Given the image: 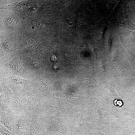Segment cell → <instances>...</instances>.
<instances>
[{"label":"cell","instance_id":"cell-11","mask_svg":"<svg viewBox=\"0 0 135 135\" xmlns=\"http://www.w3.org/2000/svg\"><path fill=\"white\" fill-rule=\"evenodd\" d=\"M130 135H135V134H131Z\"/></svg>","mask_w":135,"mask_h":135},{"label":"cell","instance_id":"cell-6","mask_svg":"<svg viewBox=\"0 0 135 135\" xmlns=\"http://www.w3.org/2000/svg\"><path fill=\"white\" fill-rule=\"evenodd\" d=\"M60 108V104L58 94L57 90L54 91L52 100L48 107L49 115L57 111Z\"/></svg>","mask_w":135,"mask_h":135},{"label":"cell","instance_id":"cell-10","mask_svg":"<svg viewBox=\"0 0 135 135\" xmlns=\"http://www.w3.org/2000/svg\"><path fill=\"white\" fill-rule=\"evenodd\" d=\"M6 42H5L4 43V45H6V46L7 47L9 48L11 46V43H10L9 41H6Z\"/></svg>","mask_w":135,"mask_h":135},{"label":"cell","instance_id":"cell-9","mask_svg":"<svg viewBox=\"0 0 135 135\" xmlns=\"http://www.w3.org/2000/svg\"><path fill=\"white\" fill-rule=\"evenodd\" d=\"M33 41L32 39L28 38L24 42V44L25 45L30 44Z\"/></svg>","mask_w":135,"mask_h":135},{"label":"cell","instance_id":"cell-7","mask_svg":"<svg viewBox=\"0 0 135 135\" xmlns=\"http://www.w3.org/2000/svg\"><path fill=\"white\" fill-rule=\"evenodd\" d=\"M40 88L42 93L46 96H48L50 89L48 85L46 82H41L40 84Z\"/></svg>","mask_w":135,"mask_h":135},{"label":"cell","instance_id":"cell-1","mask_svg":"<svg viewBox=\"0 0 135 135\" xmlns=\"http://www.w3.org/2000/svg\"><path fill=\"white\" fill-rule=\"evenodd\" d=\"M19 96L24 102L42 115L46 109V103L37 90L30 88Z\"/></svg>","mask_w":135,"mask_h":135},{"label":"cell","instance_id":"cell-8","mask_svg":"<svg viewBox=\"0 0 135 135\" xmlns=\"http://www.w3.org/2000/svg\"><path fill=\"white\" fill-rule=\"evenodd\" d=\"M0 135H16L10 132L0 123Z\"/></svg>","mask_w":135,"mask_h":135},{"label":"cell","instance_id":"cell-4","mask_svg":"<svg viewBox=\"0 0 135 135\" xmlns=\"http://www.w3.org/2000/svg\"><path fill=\"white\" fill-rule=\"evenodd\" d=\"M0 123L14 134L16 133V126L18 112L16 111H0Z\"/></svg>","mask_w":135,"mask_h":135},{"label":"cell","instance_id":"cell-3","mask_svg":"<svg viewBox=\"0 0 135 135\" xmlns=\"http://www.w3.org/2000/svg\"><path fill=\"white\" fill-rule=\"evenodd\" d=\"M30 135H48L44 118L35 111L31 113Z\"/></svg>","mask_w":135,"mask_h":135},{"label":"cell","instance_id":"cell-2","mask_svg":"<svg viewBox=\"0 0 135 135\" xmlns=\"http://www.w3.org/2000/svg\"><path fill=\"white\" fill-rule=\"evenodd\" d=\"M7 92L4 104L0 111H16L22 112L35 111L13 93L9 91Z\"/></svg>","mask_w":135,"mask_h":135},{"label":"cell","instance_id":"cell-5","mask_svg":"<svg viewBox=\"0 0 135 135\" xmlns=\"http://www.w3.org/2000/svg\"><path fill=\"white\" fill-rule=\"evenodd\" d=\"M31 112H18L16 131L17 135H30Z\"/></svg>","mask_w":135,"mask_h":135}]
</instances>
